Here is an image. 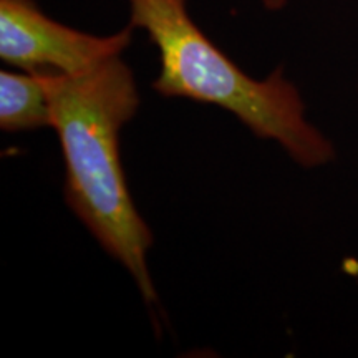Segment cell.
Instances as JSON below:
<instances>
[{
  "instance_id": "cell-5",
  "label": "cell",
  "mask_w": 358,
  "mask_h": 358,
  "mask_svg": "<svg viewBox=\"0 0 358 358\" xmlns=\"http://www.w3.org/2000/svg\"><path fill=\"white\" fill-rule=\"evenodd\" d=\"M262 6L266 7L267 10L277 12L287 6V0H262Z\"/></svg>"
},
{
  "instance_id": "cell-3",
  "label": "cell",
  "mask_w": 358,
  "mask_h": 358,
  "mask_svg": "<svg viewBox=\"0 0 358 358\" xmlns=\"http://www.w3.org/2000/svg\"><path fill=\"white\" fill-rule=\"evenodd\" d=\"M133 30L129 24L98 37L50 19L34 0H0V58L22 71L82 73L122 55L131 43Z\"/></svg>"
},
{
  "instance_id": "cell-2",
  "label": "cell",
  "mask_w": 358,
  "mask_h": 358,
  "mask_svg": "<svg viewBox=\"0 0 358 358\" xmlns=\"http://www.w3.org/2000/svg\"><path fill=\"white\" fill-rule=\"evenodd\" d=\"M129 24L143 29L159 53L153 90L231 111L261 140L279 143L299 166H327L332 141L306 118V103L282 69L250 78L219 50L187 13V0H128Z\"/></svg>"
},
{
  "instance_id": "cell-1",
  "label": "cell",
  "mask_w": 358,
  "mask_h": 358,
  "mask_svg": "<svg viewBox=\"0 0 358 358\" xmlns=\"http://www.w3.org/2000/svg\"><path fill=\"white\" fill-rule=\"evenodd\" d=\"M38 73L64 151L66 204L131 274L145 302L155 303L146 262L153 232L133 203L120 159V129L140 106L131 69L118 55L82 73Z\"/></svg>"
},
{
  "instance_id": "cell-4",
  "label": "cell",
  "mask_w": 358,
  "mask_h": 358,
  "mask_svg": "<svg viewBox=\"0 0 358 358\" xmlns=\"http://www.w3.org/2000/svg\"><path fill=\"white\" fill-rule=\"evenodd\" d=\"M52 128L50 101L38 71H0V128L3 131H32Z\"/></svg>"
}]
</instances>
